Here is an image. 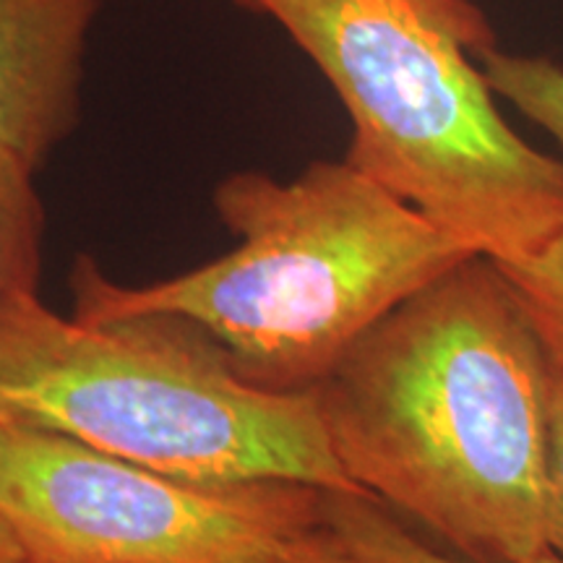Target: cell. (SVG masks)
<instances>
[{
    "mask_svg": "<svg viewBox=\"0 0 563 563\" xmlns=\"http://www.w3.org/2000/svg\"><path fill=\"white\" fill-rule=\"evenodd\" d=\"M553 361L501 266L470 256L391 308L313 386L357 490L470 563H527L545 540Z\"/></svg>",
    "mask_w": 563,
    "mask_h": 563,
    "instance_id": "cell-1",
    "label": "cell"
},
{
    "mask_svg": "<svg viewBox=\"0 0 563 563\" xmlns=\"http://www.w3.org/2000/svg\"><path fill=\"white\" fill-rule=\"evenodd\" d=\"M214 209L235 249L141 287L81 258L76 319L180 321L245 382L311 391L391 308L481 256L347 159L313 162L292 180L235 173L217 186Z\"/></svg>",
    "mask_w": 563,
    "mask_h": 563,
    "instance_id": "cell-2",
    "label": "cell"
},
{
    "mask_svg": "<svg viewBox=\"0 0 563 563\" xmlns=\"http://www.w3.org/2000/svg\"><path fill=\"white\" fill-rule=\"evenodd\" d=\"M287 32L352 123L347 159L470 251L522 262L563 232V159L506 123L477 0H238Z\"/></svg>",
    "mask_w": 563,
    "mask_h": 563,
    "instance_id": "cell-3",
    "label": "cell"
},
{
    "mask_svg": "<svg viewBox=\"0 0 563 563\" xmlns=\"http://www.w3.org/2000/svg\"><path fill=\"white\" fill-rule=\"evenodd\" d=\"M0 422L207 483L350 490L313 391L245 382L186 323L84 321L24 292L0 306Z\"/></svg>",
    "mask_w": 563,
    "mask_h": 563,
    "instance_id": "cell-4",
    "label": "cell"
},
{
    "mask_svg": "<svg viewBox=\"0 0 563 563\" xmlns=\"http://www.w3.org/2000/svg\"><path fill=\"white\" fill-rule=\"evenodd\" d=\"M321 496L191 481L0 422V517L30 563H274L321 530Z\"/></svg>",
    "mask_w": 563,
    "mask_h": 563,
    "instance_id": "cell-5",
    "label": "cell"
},
{
    "mask_svg": "<svg viewBox=\"0 0 563 563\" xmlns=\"http://www.w3.org/2000/svg\"><path fill=\"white\" fill-rule=\"evenodd\" d=\"M100 0H0V170L34 178L79 118Z\"/></svg>",
    "mask_w": 563,
    "mask_h": 563,
    "instance_id": "cell-6",
    "label": "cell"
},
{
    "mask_svg": "<svg viewBox=\"0 0 563 563\" xmlns=\"http://www.w3.org/2000/svg\"><path fill=\"white\" fill-rule=\"evenodd\" d=\"M321 519L344 551L363 563H470L422 543L391 517L389 506L365 493L323 490ZM527 563H563V559L545 553Z\"/></svg>",
    "mask_w": 563,
    "mask_h": 563,
    "instance_id": "cell-7",
    "label": "cell"
},
{
    "mask_svg": "<svg viewBox=\"0 0 563 563\" xmlns=\"http://www.w3.org/2000/svg\"><path fill=\"white\" fill-rule=\"evenodd\" d=\"M42 222L34 178L0 170V306L37 292Z\"/></svg>",
    "mask_w": 563,
    "mask_h": 563,
    "instance_id": "cell-8",
    "label": "cell"
},
{
    "mask_svg": "<svg viewBox=\"0 0 563 563\" xmlns=\"http://www.w3.org/2000/svg\"><path fill=\"white\" fill-rule=\"evenodd\" d=\"M490 89L540 125L563 150V66L493 47L481 58Z\"/></svg>",
    "mask_w": 563,
    "mask_h": 563,
    "instance_id": "cell-9",
    "label": "cell"
},
{
    "mask_svg": "<svg viewBox=\"0 0 563 563\" xmlns=\"http://www.w3.org/2000/svg\"><path fill=\"white\" fill-rule=\"evenodd\" d=\"M498 266L517 290L551 361L563 368V232L522 262Z\"/></svg>",
    "mask_w": 563,
    "mask_h": 563,
    "instance_id": "cell-10",
    "label": "cell"
},
{
    "mask_svg": "<svg viewBox=\"0 0 563 563\" xmlns=\"http://www.w3.org/2000/svg\"><path fill=\"white\" fill-rule=\"evenodd\" d=\"M543 506L548 548L563 559V368L555 363L548 384Z\"/></svg>",
    "mask_w": 563,
    "mask_h": 563,
    "instance_id": "cell-11",
    "label": "cell"
},
{
    "mask_svg": "<svg viewBox=\"0 0 563 563\" xmlns=\"http://www.w3.org/2000/svg\"><path fill=\"white\" fill-rule=\"evenodd\" d=\"M274 563H363L355 555L344 551L340 540L334 538L327 527L316 530L311 538H306L302 543L292 548L290 553H285Z\"/></svg>",
    "mask_w": 563,
    "mask_h": 563,
    "instance_id": "cell-12",
    "label": "cell"
},
{
    "mask_svg": "<svg viewBox=\"0 0 563 563\" xmlns=\"http://www.w3.org/2000/svg\"><path fill=\"white\" fill-rule=\"evenodd\" d=\"M0 563H30L24 545L3 517H0Z\"/></svg>",
    "mask_w": 563,
    "mask_h": 563,
    "instance_id": "cell-13",
    "label": "cell"
}]
</instances>
